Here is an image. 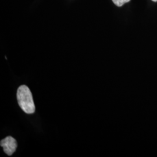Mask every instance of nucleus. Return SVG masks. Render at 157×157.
I'll list each match as a JSON object with an SVG mask.
<instances>
[{
  "label": "nucleus",
  "mask_w": 157,
  "mask_h": 157,
  "mask_svg": "<svg viewBox=\"0 0 157 157\" xmlns=\"http://www.w3.org/2000/svg\"><path fill=\"white\" fill-rule=\"evenodd\" d=\"M152 1L154 2H157V0H152Z\"/></svg>",
  "instance_id": "nucleus-4"
},
{
  "label": "nucleus",
  "mask_w": 157,
  "mask_h": 157,
  "mask_svg": "<svg viewBox=\"0 0 157 157\" xmlns=\"http://www.w3.org/2000/svg\"><path fill=\"white\" fill-rule=\"evenodd\" d=\"M17 99L21 108L25 113L32 114L35 112L36 108L33 96L28 86L22 85L18 88Z\"/></svg>",
  "instance_id": "nucleus-1"
},
{
  "label": "nucleus",
  "mask_w": 157,
  "mask_h": 157,
  "mask_svg": "<svg viewBox=\"0 0 157 157\" xmlns=\"http://www.w3.org/2000/svg\"><path fill=\"white\" fill-rule=\"evenodd\" d=\"M130 1V0H112L114 4L118 6H124L125 3L128 2Z\"/></svg>",
  "instance_id": "nucleus-3"
},
{
  "label": "nucleus",
  "mask_w": 157,
  "mask_h": 157,
  "mask_svg": "<svg viewBox=\"0 0 157 157\" xmlns=\"http://www.w3.org/2000/svg\"><path fill=\"white\" fill-rule=\"evenodd\" d=\"M0 145L3 147L4 151L8 155H11L16 151L17 140L11 136H8L1 141Z\"/></svg>",
  "instance_id": "nucleus-2"
}]
</instances>
